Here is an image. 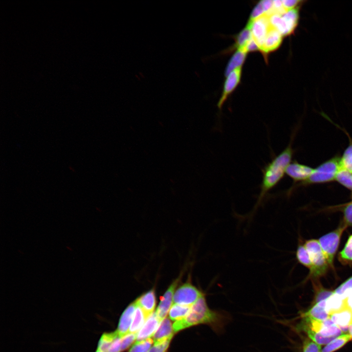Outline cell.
Masks as SVG:
<instances>
[{"label":"cell","instance_id":"obj_42","mask_svg":"<svg viewBox=\"0 0 352 352\" xmlns=\"http://www.w3.org/2000/svg\"><path fill=\"white\" fill-rule=\"evenodd\" d=\"M351 326H352V325Z\"/></svg>","mask_w":352,"mask_h":352},{"label":"cell","instance_id":"obj_11","mask_svg":"<svg viewBox=\"0 0 352 352\" xmlns=\"http://www.w3.org/2000/svg\"><path fill=\"white\" fill-rule=\"evenodd\" d=\"M313 170L314 168L295 160L287 166L286 174L293 180L294 186L296 184L300 185L308 178Z\"/></svg>","mask_w":352,"mask_h":352},{"label":"cell","instance_id":"obj_9","mask_svg":"<svg viewBox=\"0 0 352 352\" xmlns=\"http://www.w3.org/2000/svg\"><path fill=\"white\" fill-rule=\"evenodd\" d=\"M246 26L251 30L252 37L260 49L272 25L266 14L253 21H248Z\"/></svg>","mask_w":352,"mask_h":352},{"label":"cell","instance_id":"obj_31","mask_svg":"<svg viewBox=\"0 0 352 352\" xmlns=\"http://www.w3.org/2000/svg\"><path fill=\"white\" fill-rule=\"evenodd\" d=\"M333 292L344 298L351 293L352 292V276L341 284Z\"/></svg>","mask_w":352,"mask_h":352},{"label":"cell","instance_id":"obj_28","mask_svg":"<svg viewBox=\"0 0 352 352\" xmlns=\"http://www.w3.org/2000/svg\"><path fill=\"white\" fill-rule=\"evenodd\" d=\"M339 258L344 264H352V234L349 236L344 248L340 252Z\"/></svg>","mask_w":352,"mask_h":352},{"label":"cell","instance_id":"obj_5","mask_svg":"<svg viewBox=\"0 0 352 352\" xmlns=\"http://www.w3.org/2000/svg\"><path fill=\"white\" fill-rule=\"evenodd\" d=\"M304 245L309 253L313 264L310 275L313 278H318L325 275L330 265L318 240H307Z\"/></svg>","mask_w":352,"mask_h":352},{"label":"cell","instance_id":"obj_22","mask_svg":"<svg viewBox=\"0 0 352 352\" xmlns=\"http://www.w3.org/2000/svg\"><path fill=\"white\" fill-rule=\"evenodd\" d=\"M335 180L352 192V173L340 163Z\"/></svg>","mask_w":352,"mask_h":352},{"label":"cell","instance_id":"obj_13","mask_svg":"<svg viewBox=\"0 0 352 352\" xmlns=\"http://www.w3.org/2000/svg\"><path fill=\"white\" fill-rule=\"evenodd\" d=\"M283 35L272 26L268 31L259 50L264 55L276 50L279 47L283 40Z\"/></svg>","mask_w":352,"mask_h":352},{"label":"cell","instance_id":"obj_18","mask_svg":"<svg viewBox=\"0 0 352 352\" xmlns=\"http://www.w3.org/2000/svg\"><path fill=\"white\" fill-rule=\"evenodd\" d=\"M330 318L343 332L349 330L352 325V312L347 309L330 315Z\"/></svg>","mask_w":352,"mask_h":352},{"label":"cell","instance_id":"obj_3","mask_svg":"<svg viewBox=\"0 0 352 352\" xmlns=\"http://www.w3.org/2000/svg\"><path fill=\"white\" fill-rule=\"evenodd\" d=\"M303 329L311 340L319 345H327L343 334L340 329L329 318L321 321L304 317Z\"/></svg>","mask_w":352,"mask_h":352},{"label":"cell","instance_id":"obj_15","mask_svg":"<svg viewBox=\"0 0 352 352\" xmlns=\"http://www.w3.org/2000/svg\"><path fill=\"white\" fill-rule=\"evenodd\" d=\"M136 307V304L134 301L128 306L121 316L116 331L121 338L129 333Z\"/></svg>","mask_w":352,"mask_h":352},{"label":"cell","instance_id":"obj_26","mask_svg":"<svg viewBox=\"0 0 352 352\" xmlns=\"http://www.w3.org/2000/svg\"><path fill=\"white\" fill-rule=\"evenodd\" d=\"M296 256L297 261L301 264L308 268L310 271L312 269L313 264L304 244H300L298 245L296 252Z\"/></svg>","mask_w":352,"mask_h":352},{"label":"cell","instance_id":"obj_10","mask_svg":"<svg viewBox=\"0 0 352 352\" xmlns=\"http://www.w3.org/2000/svg\"><path fill=\"white\" fill-rule=\"evenodd\" d=\"M180 279V276L176 279L171 283L161 298L160 302L155 311L156 314L160 322L166 318L168 312H169L172 306L174 293Z\"/></svg>","mask_w":352,"mask_h":352},{"label":"cell","instance_id":"obj_19","mask_svg":"<svg viewBox=\"0 0 352 352\" xmlns=\"http://www.w3.org/2000/svg\"><path fill=\"white\" fill-rule=\"evenodd\" d=\"M344 298L333 291L326 299L325 309L327 312L330 315L346 309Z\"/></svg>","mask_w":352,"mask_h":352},{"label":"cell","instance_id":"obj_6","mask_svg":"<svg viewBox=\"0 0 352 352\" xmlns=\"http://www.w3.org/2000/svg\"><path fill=\"white\" fill-rule=\"evenodd\" d=\"M299 8L300 6L288 10L282 15L274 14L269 16L271 25L283 36L292 34L298 23Z\"/></svg>","mask_w":352,"mask_h":352},{"label":"cell","instance_id":"obj_4","mask_svg":"<svg viewBox=\"0 0 352 352\" xmlns=\"http://www.w3.org/2000/svg\"><path fill=\"white\" fill-rule=\"evenodd\" d=\"M340 163V156L338 155L324 161L314 168L308 178L300 185L323 184L335 180Z\"/></svg>","mask_w":352,"mask_h":352},{"label":"cell","instance_id":"obj_24","mask_svg":"<svg viewBox=\"0 0 352 352\" xmlns=\"http://www.w3.org/2000/svg\"><path fill=\"white\" fill-rule=\"evenodd\" d=\"M192 306L173 304L169 312V319L176 321L184 318L190 312Z\"/></svg>","mask_w":352,"mask_h":352},{"label":"cell","instance_id":"obj_7","mask_svg":"<svg viewBox=\"0 0 352 352\" xmlns=\"http://www.w3.org/2000/svg\"><path fill=\"white\" fill-rule=\"evenodd\" d=\"M347 226L343 222L336 229L323 235L318 240L330 266L333 265L334 258L339 247L341 236Z\"/></svg>","mask_w":352,"mask_h":352},{"label":"cell","instance_id":"obj_1","mask_svg":"<svg viewBox=\"0 0 352 352\" xmlns=\"http://www.w3.org/2000/svg\"><path fill=\"white\" fill-rule=\"evenodd\" d=\"M292 136L287 146L279 154L275 156L262 169V180L260 192L253 211L263 202L269 191L275 187L284 177L286 169L291 163L294 151L292 147Z\"/></svg>","mask_w":352,"mask_h":352},{"label":"cell","instance_id":"obj_39","mask_svg":"<svg viewBox=\"0 0 352 352\" xmlns=\"http://www.w3.org/2000/svg\"><path fill=\"white\" fill-rule=\"evenodd\" d=\"M344 299L346 308L352 312V292L346 296Z\"/></svg>","mask_w":352,"mask_h":352},{"label":"cell","instance_id":"obj_33","mask_svg":"<svg viewBox=\"0 0 352 352\" xmlns=\"http://www.w3.org/2000/svg\"><path fill=\"white\" fill-rule=\"evenodd\" d=\"M303 352H322V350L320 345L308 339L304 343Z\"/></svg>","mask_w":352,"mask_h":352},{"label":"cell","instance_id":"obj_20","mask_svg":"<svg viewBox=\"0 0 352 352\" xmlns=\"http://www.w3.org/2000/svg\"><path fill=\"white\" fill-rule=\"evenodd\" d=\"M326 299L317 301L308 311L304 313L303 317L321 321L330 318V315L325 309Z\"/></svg>","mask_w":352,"mask_h":352},{"label":"cell","instance_id":"obj_29","mask_svg":"<svg viewBox=\"0 0 352 352\" xmlns=\"http://www.w3.org/2000/svg\"><path fill=\"white\" fill-rule=\"evenodd\" d=\"M349 144L340 156V163L352 173V140L348 135Z\"/></svg>","mask_w":352,"mask_h":352},{"label":"cell","instance_id":"obj_8","mask_svg":"<svg viewBox=\"0 0 352 352\" xmlns=\"http://www.w3.org/2000/svg\"><path fill=\"white\" fill-rule=\"evenodd\" d=\"M204 294L191 282H186L178 286L174 295V304L192 306Z\"/></svg>","mask_w":352,"mask_h":352},{"label":"cell","instance_id":"obj_30","mask_svg":"<svg viewBox=\"0 0 352 352\" xmlns=\"http://www.w3.org/2000/svg\"><path fill=\"white\" fill-rule=\"evenodd\" d=\"M153 342V339L151 338L141 341H136L129 352H149Z\"/></svg>","mask_w":352,"mask_h":352},{"label":"cell","instance_id":"obj_25","mask_svg":"<svg viewBox=\"0 0 352 352\" xmlns=\"http://www.w3.org/2000/svg\"><path fill=\"white\" fill-rule=\"evenodd\" d=\"M146 320L147 319L143 311L136 305L133 318L129 333H137L144 325Z\"/></svg>","mask_w":352,"mask_h":352},{"label":"cell","instance_id":"obj_21","mask_svg":"<svg viewBox=\"0 0 352 352\" xmlns=\"http://www.w3.org/2000/svg\"><path fill=\"white\" fill-rule=\"evenodd\" d=\"M247 53L244 50L237 49L227 65L225 70V75L226 76L235 68L242 66L245 60Z\"/></svg>","mask_w":352,"mask_h":352},{"label":"cell","instance_id":"obj_14","mask_svg":"<svg viewBox=\"0 0 352 352\" xmlns=\"http://www.w3.org/2000/svg\"><path fill=\"white\" fill-rule=\"evenodd\" d=\"M134 301L137 306L142 309L147 319L154 313L156 306V297L154 289H152L143 294Z\"/></svg>","mask_w":352,"mask_h":352},{"label":"cell","instance_id":"obj_32","mask_svg":"<svg viewBox=\"0 0 352 352\" xmlns=\"http://www.w3.org/2000/svg\"><path fill=\"white\" fill-rule=\"evenodd\" d=\"M172 337L155 343L149 352H166Z\"/></svg>","mask_w":352,"mask_h":352},{"label":"cell","instance_id":"obj_17","mask_svg":"<svg viewBox=\"0 0 352 352\" xmlns=\"http://www.w3.org/2000/svg\"><path fill=\"white\" fill-rule=\"evenodd\" d=\"M173 326L170 319L165 318L163 319L153 336V339L155 343L160 342L173 336Z\"/></svg>","mask_w":352,"mask_h":352},{"label":"cell","instance_id":"obj_23","mask_svg":"<svg viewBox=\"0 0 352 352\" xmlns=\"http://www.w3.org/2000/svg\"><path fill=\"white\" fill-rule=\"evenodd\" d=\"M352 339L349 333H343L333 339L322 350V352H333L344 346Z\"/></svg>","mask_w":352,"mask_h":352},{"label":"cell","instance_id":"obj_12","mask_svg":"<svg viewBox=\"0 0 352 352\" xmlns=\"http://www.w3.org/2000/svg\"><path fill=\"white\" fill-rule=\"evenodd\" d=\"M242 66L237 67L226 76L222 93L217 104L219 110H221L229 96L233 92L239 84L242 75Z\"/></svg>","mask_w":352,"mask_h":352},{"label":"cell","instance_id":"obj_27","mask_svg":"<svg viewBox=\"0 0 352 352\" xmlns=\"http://www.w3.org/2000/svg\"><path fill=\"white\" fill-rule=\"evenodd\" d=\"M252 38L251 30L246 26L237 36L235 46L237 49L244 50L246 44Z\"/></svg>","mask_w":352,"mask_h":352},{"label":"cell","instance_id":"obj_36","mask_svg":"<svg viewBox=\"0 0 352 352\" xmlns=\"http://www.w3.org/2000/svg\"><path fill=\"white\" fill-rule=\"evenodd\" d=\"M265 14L262 1H260L252 10L249 21H253L256 19Z\"/></svg>","mask_w":352,"mask_h":352},{"label":"cell","instance_id":"obj_41","mask_svg":"<svg viewBox=\"0 0 352 352\" xmlns=\"http://www.w3.org/2000/svg\"><path fill=\"white\" fill-rule=\"evenodd\" d=\"M95 352H104L102 351L101 350H100V349L97 348L96 351H95Z\"/></svg>","mask_w":352,"mask_h":352},{"label":"cell","instance_id":"obj_38","mask_svg":"<svg viewBox=\"0 0 352 352\" xmlns=\"http://www.w3.org/2000/svg\"><path fill=\"white\" fill-rule=\"evenodd\" d=\"M244 50L248 52L249 51L259 50V48L255 41L252 38L246 44Z\"/></svg>","mask_w":352,"mask_h":352},{"label":"cell","instance_id":"obj_35","mask_svg":"<svg viewBox=\"0 0 352 352\" xmlns=\"http://www.w3.org/2000/svg\"><path fill=\"white\" fill-rule=\"evenodd\" d=\"M137 337V333H129L121 338V351L126 350Z\"/></svg>","mask_w":352,"mask_h":352},{"label":"cell","instance_id":"obj_37","mask_svg":"<svg viewBox=\"0 0 352 352\" xmlns=\"http://www.w3.org/2000/svg\"><path fill=\"white\" fill-rule=\"evenodd\" d=\"M121 351V337L115 338L110 344L107 352H120Z\"/></svg>","mask_w":352,"mask_h":352},{"label":"cell","instance_id":"obj_40","mask_svg":"<svg viewBox=\"0 0 352 352\" xmlns=\"http://www.w3.org/2000/svg\"><path fill=\"white\" fill-rule=\"evenodd\" d=\"M348 331H349V333L351 334V335L352 336V326H351L349 327V330H348Z\"/></svg>","mask_w":352,"mask_h":352},{"label":"cell","instance_id":"obj_2","mask_svg":"<svg viewBox=\"0 0 352 352\" xmlns=\"http://www.w3.org/2000/svg\"><path fill=\"white\" fill-rule=\"evenodd\" d=\"M224 320L222 314L209 308L204 295L192 305L184 318L175 321L173 325L174 332L199 324H206L217 330L222 327Z\"/></svg>","mask_w":352,"mask_h":352},{"label":"cell","instance_id":"obj_16","mask_svg":"<svg viewBox=\"0 0 352 352\" xmlns=\"http://www.w3.org/2000/svg\"><path fill=\"white\" fill-rule=\"evenodd\" d=\"M160 321L156 313L154 312L146 320L144 325L137 333L136 341L145 340L154 335Z\"/></svg>","mask_w":352,"mask_h":352},{"label":"cell","instance_id":"obj_34","mask_svg":"<svg viewBox=\"0 0 352 352\" xmlns=\"http://www.w3.org/2000/svg\"><path fill=\"white\" fill-rule=\"evenodd\" d=\"M344 223L347 226H352V200L343 208Z\"/></svg>","mask_w":352,"mask_h":352}]
</instances>
